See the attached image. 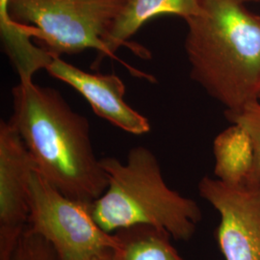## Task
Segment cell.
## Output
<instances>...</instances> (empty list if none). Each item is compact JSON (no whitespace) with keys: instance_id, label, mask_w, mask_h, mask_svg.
<instances>
[{"instance_id":"6da1fadb","label":"cell","mask_w":260,"mask_h":260,"mask_svg":"<svg viewBox=\"0 0 260 260\" xmlns=\"http://www.w3.org/2000/svg\"><path fill=\"white\" fill-rule=\"evenodd\" d=\"M12 116L36 170L62 194L85 204L101 198L108 177L93 151L88 119L62 93L34 81L12 89Z\"/></svg>"},{"instance_id":"7a4b0ae2","label":"cell","mask_w":260,"mask_h":260,"mask_svg":"<svg viewBox=\"0 0 260 260\" xmlns=\"http://www.w3.org/2000/svg\"><path fill=\"white\" fill-rule=\"evenodd\" d=\"M186 23L191 78L225 113L258 101L260 16L236 0H203L201 12Z\"/></svg>"},{"instance_id":"3957f363","label":"cell","mask_w":260,"mask_h":260,"mask_svg":"<svg viewBox=\"0 0 260 260\" xmlns=\"http://www.w3.org/2000/svg\"><path fill=\"white\" fill-rule=\"evenodd\" d=\"M101 161L108 186L89 209L104 232L150 225L167 231L176 240L188 241L193 237L203 217L202 210L193 200L167 185L150 149L132 148L125 163L115 157Z\"/></svg>"},{"instance_id":"277c9868","label":"cell","mask_w":260,"mask_h":260,"mask_svg":"<svg viewBox=\"0 0 260 260\" xmlns=\"http://www.w3.org/2000/svg\"><path fill=\"white\" fill-rule=\"evenodd\" d=\"M128 0H0L10 17L34 28L33 39L52 57L96 51L92 69L108 57L104 39Z\"/></svg>"},{"instance_id":"5b68a950","label":"cell","mask_w":260,"mask_h":260,"mask_svg":"<svg viewBox=\"0 0 260 260\" xmlns=\"http://www.w3.org/2000/svg\"><path fill=\"white\" fill-rule=\"evenodd\" d=\"M27 228L52 245L59 260H96L117 247L114 234L95 223L88 204L59 192L36 169L30 177Z\"/></svg>"},{"instance_id":"8992f818","label":"cell","mask_w":260,"mask_h":260,"mask_svg":"<svg viewBox=\"0 0 260 260\" xmlns=\"http://www.w3.org/2000/svg\"><path fill=\"white\" fill-rule=\"evenodd\" d=\"M199 193L220 214L215 238L225 260H260V178L241 185L203 177Z\"/></svg>"},{"instance_id":"52a82bcc","label":"cell","mask_w":260,"mask_h":260,"mask_svg":"<svg viewBox=\"0 0 260 260\" xmlns=\"http://www.w3.org/2000/svg\"><path fill=\"white\" fill-rule=\"evenodd\" d=\"M36 169L18 131L0 121V260H12L30 215V177Z\"/></svg>"},{"instance_id":"ba28073f","label":"cell","mask_w":260,"mask_h":260,"mask_svg":"<svg viewBox=\"0 0 260 260\" xmlns=\"http://www.w3.org/2000/svg\"><path fill=\"white\" fill-rule=\"evenodd\" d=\"M46 71L74 88L89 103L95 115L114 126L138 136L151 129L149 119L124 101L125 85L118 75L91 74L61 57H52Z\"/></svg>"},{"instance_id":"9c48e42d","label":"cell","mask_w":260,"mask_h":260,"mask_svg":"<svg viewBox=\"0 0 260 260\" xmlns=\"http://www.w3.org/2000/svg\"><path fill=\"white\" fill-rule=\"evenodd\" d=\"M202 3L203 0H128L104 39L109 58L119 61L135 77L155 82L156 79L152 75L143 73L119 59L116 51L121 47H128L140 59H150L151 53L149 49L131 43L130 39L149 20L160 16L173 15L186 21L201 12Z\"/></svg>"},{"instance_id":"30bf717a","label":"cell","mask_w":260,"mask_h":260,"mask_svg":"<svg viewBox=\"0 0 260 260\" xmlns=\"http://www.w3.org/2000/svg\"><path fill=\"white\" fill-rule=\"evenodd\" d=\"M213 154L214 174L224 183L241 185L260 178L251 137L238 124L233 123L216 136Z\"/></svg>"},{"instance_id":"8fae6325","label":"cell","mask_w":260,"mask_h":260,"mask_svg":"<svg viewBox=\"0 0 260 260\" xmlns=\"http://www.w3.org/2000/svg\"><path fill=\"white\" fill-rule=\"evenodd\" d=\"M117 247L114 260H185L171 244L167 231L150 225H134L113 233Z\"/></svg>"},{"instance_id":"7c38bea8","label":"cell","mask_w":260,"mask_h":260,"mask_svg":"<svg viewBox=\"0 0 260 260\" xmlns=\"http://www.w3.org/2000/svg\"><path fill=\"white\" fill-rule=\"evenodd\" d=\"M12 260H59L52 245L26 228L19 238Z\"/></svg>"},{"instance_id":"4fadbf2b","label":"cell","mask_w":260,"mask_h":260,"mask_svg":"<svg viewBox=\"0 0 260 260\" xmlns=\"http://www.w3.org/2000/svg\"><path fill=\"white\" fill-rule=\"evenodd\" d=\"M226 119L234 124H238L247 131L251 137L256 170L260 175V101H254L245 106L240 111L225 113Z\"/></svg>"},{"instance_id":"5bb4252c","label":"cell","mask_w":260,"mask_h":260,"mask_svg":"<svg viewBox=\"0 0 260 260\" xmlns=\"http://www.w3.org/2000/svg\"><path fill=\"white\" fill-rule=\"evenodd\" d=\"M96 260H114V251L112 253H109V254H107V255H105V256L101 257V258Z\"/></svg>"},{"instance_id":"9a60e30c","label":"cell","mask_w":260,"mask_h":260,"mask_svg":"<svg viewBox=\"0 0 260 260\" xmlns=\"http://www.w3.org/2000/svg\"><path fill=\"white\" fill-rule=\"evenodd\" d=\"M236 1L243 3V4H246V3H249V2H260V0H236Z\"/></svg>"},{"instance_id":"2e32d148","label":"cell","mask_w":260,"mask_h":260,"mask_svg":"<svg viewBox=\"0 0 260 260\" xmlns=\"http://www.w3.org/2000/svg\"><path fill=\"white\" fill-rule=\"evenodd\" d=\"M258 101H260V87H259V91H258Z\"/></svg>"}]
</instances>
